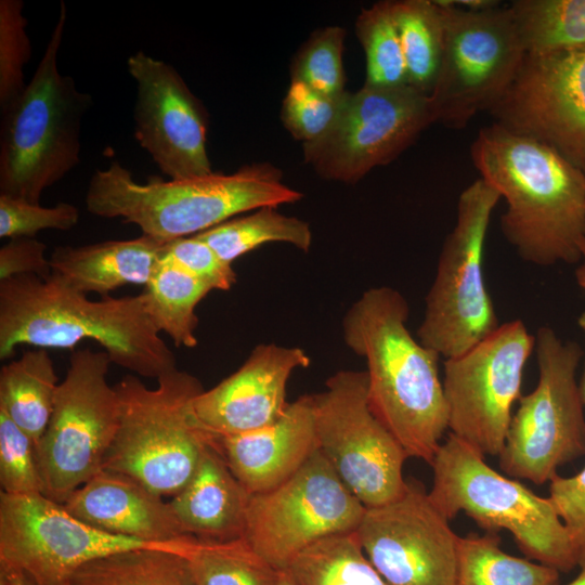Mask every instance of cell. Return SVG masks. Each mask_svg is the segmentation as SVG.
Segmentation results:
<instances>
[{"label":"cell","instance_id":"cell-1","mask_svg":"<svg viewBox=\"0 0 585 585\" xmlns=\"http://www.w3.org/2000/svg\"><path fill=\"white\" fill-rule=\"evenodd\" d=\"M410 307L388 286L367 289L342 320L347 347L365 359L373 414L406 455L431 463L447 429L440 355L407 328Z\"/></svg>","mask_w":585,"mask_h":585},{"label":"cell","instance_id":"cell-2","mask_svg":"<svg viewBox=\"0 0 585 585\" xmlns=\"http://www.w3.org/2000/svg\"><path fill=\"white\" fill-rule=\"evenodd\" d=\"M470 156L480 178L505 199L500 231L522 260L540 266L581 260L585 172L496 122L480 129Z\"/></svg>","mask_w":585,"mask_h":585},{"label":"cell","instance_id":"cell-3","mask_svg":"<svg viewBox=\"0 0 585 585\" xmlns=\"http://www.w3.org/2000/svg\"><path fill=\"white\" fill-rule=\"evenodd\" d=\"M150 321L141 294L90 300L60 277L25 274L0 282V359L18 346L73 349L90 339L113 364L157 379L177 359Z\"/></svg>","mask_w":585,"mask_h":585},{"label":"cell","instance_id":"cell-4","mask_svg":"<svg viewBox=\"0 0 585 585\" xmlns=\"http://www.w3.org/2000/svg\"><path fill=\"white\" fill-rule=\"evenodd\" d=\"M303 194L283 182V172L269 162H253L225 174L211 172L187 179L151 176L145 183L113 160L91 177L87 210L135 224L143 235L160 242L192 236L239 213L300 200Z\"/></svg>","mask_w":585,"mask_h":585},{"label":"cell","instance_id":"cell-5","mask_svg":"<svg viewBox=\"0 0 585 585\" xmlns=\"http://www.w3.org/2000/svg\"><path fill=\"white\" fill-rule=\"evenodd\" d=\"M66 22L62 1L31 80L1 110L0 194L31 204L80 162L82 119L92 105V96L57 66Z\"/></svg>","mask_w":585,"mask_h":585},{"label":"cell","instance_id":"cell-6","mask_svg":"<svg viewBox=\"0 0 585 585\" xmlns=\"http://www.w3.org/2000/svg\"><path fill=\"white\" fill-rule=\"evenodd\" d=\"M155 388L126 375L115 387L119 426L103 469L127 474L161 497L177 495L196 472L213 437L198 425L193 400L200 381L177 368Z\"/></svg>","mask_w":585,"mask_h":585},{"label":"cell","instance_id":"cell-7","mask_svg":"<svg viewBox=\"0 0 585 585\" xmlns=\"http://www.w3.org/2000/svg\"><path fill=\"white\" fill-rule=\"evenodd\" d=\"M430 465L433 483L428 495L448 520L464 512L489 533L506 530L528 559L559 572L568 573L577 566L549 497L499 473L484 455L451 433Z\"/></svg>","mask_w":585,"mask_h":585},{"label":"cell","instance_id":"cell-8","mask_svg":"<svg viewBox=\"0 0 585 585\" xmlns=\"http://www.w3.org/2000/svg\"><path fill=\"white\" fill-rule=\"evenodd\" d=\"M499 193L479 178L463 190L425 299L418 340L444 359L457 356L500 324L487 291L483 261L486 234Z\"/></svg>","mask_w":585,"mask_h":585},{"label":"cell","instance_id":"cell-9","mask_svg":"<svg viewBox=\"0 0 585 585\" xmlns=\"http://www.w3.org/2000/svg\"><path fill=\"white\" fill-rule=\"evenodd\" d=\"M534 352L537 384L519 399L498 457L506 474L542 485L561 465L585 455V415L576 380L584 351L543 325L534 335Z\"/></svg>","mask_w":585,"mask_h":585},{"label":"cell","instance_id":"cell-10","mask_svg":"<svg viewBox=\"0 0 585 585\" xmlns=\"http://www.w3.org/2000/svg\"><path fill=\"white\" fill-rule=\"evenodd\" d=\"M103 351L74 350L48 427L36 445L44 493L63 504L103 469L119 426V398Z\"/></svg>","mask_w":585,"mask_h":585},{"label":"cell","instance_id":"cell-11","mask_svg":"<svg viewBox=\"0 0 585 585\" xmlns=\"http://www.w3.org/2000/svg\"><path fill=\"white\" fill-rule=\"evenodd\" d=\"M437 2L443 14L444 46L429 96L437 122L463 129L502 99L525 52L508 6L469 10L451 0Z\"/></svg>","mask_w":585,"mask_h":585},{"label":"cell","instance_id":"cell-12","mask_svg":"<svg viewBox=\"0 0 585 585\" xmlns=\"http://www.w3.org/2000/svg\"><path fill=\"white\" fill-rule=\"evenodd\" d=\"M195 541L129 538L81 521L43 494L0 495V568L21 571L35 585H67L83 564L126 550L162 549L186 556Z\"/></svg>","mask_w":585,"mask_h":585},{"label":"cell","instance_id":"cell-13","mask_svg":"<svg viewBox=\"0 0 585 585\" xmlns=\"http://www.w3.org/2000/svg\"><path fill=\"white\" fill-rule=\"evenodd\" d=\"M313 400L318 450L343 484L366 508L400 497L408 456L370 411L366 372H337Z\"/></svg>","mask_w":585,"mask_h":585},{"label":"cell","instance_id":"cell-14","mask_svg":"<svg viewBox=\"0 0 585 585\" xmlns=\"http://www.w3.org/2000/svg\"><path fill=\"white\" fill-rule=\"evenodd\" d=\"M533 351L534 335L517 318L500 324L464 353L444 359L450 433L484 456L499 455Z\"/></svg>","mask_w":585,"mask_h":585},{"label":"cell","instance_id":"cell-15","mask_svg":"<svg viewBox=\"0 0 585 585\" xmlns=\"http://www.w3.org/2000/svg\"><path fill=\"white\" fill-rule=\"evenodd\" d=\"M366 507L318 450L290 478L250 494L244 538L275 570L329 535L356 531Z\"/></svg>","mask_w":585,"mask_h":585},{"label":"cell","instance_id":"cell-16","mask_svg":"<svg viewBox=\"0 0 585 585\" xmlns=\"http://www.w3.org/2000/svg\"><path fill=\"white\" fill-rule=\"evenodd\" d=\"M437 122L430 96L411 86L365 84L347 93L330 130L302 144L303 158L323 179L353 184L394 160Z\"/></svg>","mask_w":585,"mask_h":585},{"label":"cell","instance_id":"cell-17","mask_svg":"<svg viewBox=\"0 0 585 585\" xmlns=\"http://www.w3.org/2000/svg\"><path fill=\"white\" fill-rule=\"evenodd\" d=\"M494 122L538 141L585 172V47L525 54Z\"/></svg>","mask_w":585,"mask_h":585},{"label":"cell","instance_id":"cell-18","mask_svg":"<svg viewBox=\"0 0 585 585\" xmlns=\"http://www.w3.org/2000/svg\"><path fill=\"white\" fill-rule=\"evenodd\" d=\"M355 532L388 585H457L459 536L421 487L366 508Z\"/></svg>","mask_w":585,"mask_h":585},{"label":"cell","instance_id":"cell-19","mask_svg":"<svg viewBox=\"0 0 585 585\" xmlns=\"http://www.w3.org/2000/svg\"><path fill=\"white\" fill-rule=\"evenodd\" d=\"M127 69L136 83L133 135L160 171L172 180L213 172L208 113L176 68L138 51Z\"/></svg>","mask_w":585,"mask_h":585},{"label":"cell","instance_id":"cell-20","mask_svg":"<svg viewBox=\"0 0 585 585\" xmlns=\"http://www.w3.org/2000/svg\"><path fill=\"white\" fill-rule=\"evenodd\" d=\"M310 362L297 347L256 346L237 370L195 396L192 407L198 425L212 437H223L273 424L288 405L290 375Z\"/></svg>","mask_w":585,"mask_h":585},{"label":"cell","instance_id":"cell-21","mask_svg":"<svg viewBox=\"0 0 585 585\" xmlns=\"http://www.w3.org/2000/svg\"><path fill=\"white\" fill-rule=\"evenodd\" d=\"M214 440L249 494L272 490L297 472L318 447L313 395L288 403L284 414L269 426Z\"/></svg>","mask_w":585,"mask_h":585},{"label":"cell","instance_id":"cell-22","mask_svg":"<svg viewBox=\"0 0 585 585\" xmlns=\"http://www.w3.org/2000/svg\"><path fill=\"white\" fill-rule=\"evenodd\" d=\"M62 505L74 517L112 534L153 543L186 536L169 502L120 472L102 469Z\"/></svg>","mask_w":585,"mask_h":585},{"label":"cell","instance_id":"cell-23","mask_svg":"<svg viewBox=\"0 0 585 585\" xmlns=\"http://www.w3.org/2000/svg\"><path fill=\"white\" fill-rule=\"evenodd\" d=\"M249 497L213 437L193 478L169 503L184 535L226 542L244 537Z\"/></svg>","mask_w":585,"mask_h":585},{"label":"cell","instance_id":"cell-24","mask_svg":"<svg viewBox=\"0 0 585 585\" xmlns=\"http://www.w3.org/2000/svg\"><path fill=\"white\" fill-rule=\"evenodd\" d=\"M165 243L142 234L131 239L57 246L49 260L52 274L72 288L106 297L121 286H145L161 259Z\"/></svg>","mask_w":585,"mask_h":585},{"label":"cell","instance_id":"cell-25","mask_svg":"<svg viewBox=\"0 0 585 585\" xmlns=\"http://www.w3.org/2000/svg\"><path fill=\"white\" fill-rule=\"evenodd\" d=\"M58 384L53 361L42 348L27 350L1 367L0 410L36 445L50 421Z\"/></svg>","mask_w":585,"mask_h":585},{"label":"cell","instance_id":"cell-26","mask_svg":"<svg viewBox=\"0 0 585 585\" xmlns=\"http://www.w3.org/2000/svg\"><path fill=\"white\" fill-rule=\"evenodd\" d=\"M212 289L172 262L160 259L141 292L145 312L176 347L194 348L198 340L196 307Z\"/></svg>","mask_w":585,"mask_h":585},{"label":"cell","instance_id":"cell-27","mask_svg":"<svg viewBox=\"0 0 585 585\" xmlns=\"http://www.w3.org/2000/svg\"><path fill=\"white\" fill-rule=\"evenodd\" d=\"M408 77V84L430 95L441 65L444 23L437 0L391 1Z\"/></svg>","mask_w":585,"mask_h":585},{"label":"cell","instance_id":"cell-28","mask_svg":"<svg viewBox=\"0 0 585 585\" xmlns=\"http://www.w3.org/2000/svg\"><path fill=\"white\" fill-rule=\"evenodd\" d=\"M196 237L208 244L226 263L266 243H286L309 251L312 232L308 222L283 214L276 207H263L229 219Z\"/></svg>","mask_w":585,"mask_h":585},{"label":"cell","instance_id":"cell-29","mask_svg":"<svg viewBox=\"0 0 585 585\" xmlns=\"http://www.w3.org/2000/svg\"><path fill=\"white\" fill-rule=\"evenodd\" d=\"M68 585H196L185 556L162 549H132L80 567Z\"/></svg>","mask_w":585,"mask_h":585},{"label":"cell","instance_id":"cell-30","mask_svg":"<svg viewBox=\"0 0 585 585\" xmlns=\"http://www.w3.org/2000/svg\"><path fill=\"white\" fill-rule=\"evenodd\" d=\"M508 8L525 54L585 47V0H515Z\"/></svg>","mask_w":585,"mask_h":585},{"label":"cell","instance_id":"cell-31","mask_svg":"<svg viewBox=\"0 0 585 585\" xmlns=\"http://www.w3.org/2000/svg\"><path fill=\"white\" fill-rule=\"evenodd\" d=\"M285 571L297 585H388L367 558L355 531L313 543Z\"/></svg>","mask_w":585,"mask_h":585},{"label":"cell","instance_id":"cell-32","mask_svg":"<svg viewBox=\"0 0 585 585\" xmlns=\"http://www.w3.org/2000/svg\"><path fill=\"white\" fill-rule=\"evenodd\" d=\"M496 533L459 536L457 585H557L559 571L505 552Z\"/></svg>","mask_w":585,"mask_h":585},{"label":"cell","instance_id":"cell-33","mask_svg":"<svg viewBox=\"0 0 585 585\" xmlns=\"http://www.w3.org/2000/svg\"><path fill=\"white\" fill-rule=\"evenodd\" d=\"M185 557L196 585H275L280 574L244 537L196 538Z\"/></svg>","mask_w":585,"mask_h":585},{"label":"cell","instance_id":"cell-34","mask_svg":"<svg viewBox=\"0 0 585 585\" xmlns=\"http://www.w3.org/2000/svg\"><path fill=\"white\" fill-rule=\"evenodd\" d=\"M355 32L365 53V84L388 88L407 86L406 64L392 16L391 0L363 9L355 22Z\"/></svg>","mask_w":585,"mask_h":585},{"label":"cell","instance_id":"cell-35","mask_svg":"<svg viewBox=\"0 0 585 585\" xmlns=\"http://www.w3.org/2000/svg\"><path fill=\"white\" fill-rule=\"evenodd\" d=\"M346 29L327 26L316 29L300 47L290 65V80L301 81L314 91L338 98L347 90L342 54Z\"/></svg>","mask_w":585,"mask_h":585},{"label":"cell","instance_id":"cell-36","mask_svg":"<svg viewBox=\"0 0 585 585\" xmlns=\"http://www.w3.org/2000/svg\"><path fill=\"white\" fill-rule=\"evenodd\" d=\"M22 0L0 1V110L26 88L24 68L31 57L28 21Z\"/></svg>","mask_w":585,"mask_h":585},{"label":"cell","instance_id":"cell-37","mask_svg":"<svg viewBox=\"0 0 585 585\" xmlns=\"http://www.w3.org/2000/svg\"><path fill=\"white\" fill-rule=\"evenodd\" d=\"M0 484L5 494L44 493L36 443L1 410Z\"/></svg>","mask_w":585,"mask_h":585},{"label":"cell","instance_id":"cell-38","mask_svg":"<svg viewBox=\"0 0 585 585\" xmlns=\"http://www.w3.org/2000/svg\"><path fill=\"white\" fill-rule=\"evenodd\" d=\"M347 93L332 98L314 91L301 81L290 80L282 104V121L302 144L314 142L330 130Z\"/></svg>","mask_w":585,"mask_h":585},{"label":"cell","instance_id":"cell-39","mask_svg":"<svg viewBox=\"0 0 585 585\" xmlns=\"http://www.w3.org/2000/svg\"><path fill=\"white\" fill-rule=\"evenodd\" d=\"M79 221L78 208L61 202L43 207L0 194V237H31L44 230L69 231Z\"/></svg>","mask_w":585,"mask_h":585},{"label":"cell","instance_id":"cell-40","mask_svg":"<svg viewBox=\"0 0 585 585\" xmlns=\"http://www.w3.org/2000/svg\"><path fill=\"white\" fill-rule=\"evenodd\" d=\"M161 258L204 282L212 290H229L236 283L232 264L224 262L195 235L166 242Z\"/></svg>","mask_w":585,"mask_h":585},{"label":"cell","instance_id":"cell-41","mask_svg":"<svg viewBox=\"0 0 585 585\" xmlns=\"http://www.w3.org/2000/svg\"><path fill=\"white\" fill-rule=\"evenodd\" d=\"M549 499L561 519L572 544L576 563L585 568V466L577 473L549 481Z\"/></svg>","mask_w":585,"mask_h":585},{"label":"cell","instance_id":"cell-42","mask_svg":"<svg viewBox=\"0 0 585 585\" xmlns=\"http://www.w3.org/2000/svg\"><path fill=\"white\" fill-rule=\"evenodd\" d=\"M47 246L31 237L12 238L0 248V282L14 276L34 274L49 278L52 269L46 257Z\"/></svg>","mask_w":585,"mask_h":585},{"label":"cell","instance_id":"cell-43","mask_svg":"<svg viewBox=\"0 0 585 585\" xmlns=\"http://www.w3.org/2000/svg\"><path fill=\"white\" fill-rule=\"evenodd\" d=\"M0 578L6 585H35V583L23 572L0 568Z\"/></svg>","mask_w":585,"mask_h":585},{"label":"cell","instance_id":"cell-44","mask_svg":"<svg viewBox=\"0 0 585 585\" xmlns=\"http://www.w3.org/2000/svg\"><path fill=\"white\" fill-rule=\"evenodd\" d=\"M581 260L575 270V280L577 285L585 291V237L580 243Z\"/></svg>","mask_w":585,"mask_h":585},{"label":"cell","instance_id":"cell-45","mask_svg":"<svg viewBox=\"0 0 585 585\" xmlns=\"http://www.w3.org/2000/svg\"><path fill=\"white\" fill-rule=\"evenodd\" d=\"M577 325L583 334L584 341H585V311L582 312L580 316L577 317ZM578 390H580V395H581L583 406L585 408V364H584V370H583L581 380L578 382Z\"/></svg>","mask_w":585,"mask_h":585},{"label":"cell","instance_id":"cell-46","mask_svg":"<svg viewBox=\"0 0 585 585\" xmlns=\"http://www.w3.org/2000/svg\"><path fill=\"white\" fill-rule=\"evenodd\" d=\"M275 585H297L287 571H280Z\"/></svg>","mask_w":585,"mask_h":585},{"label":"cell","instance_id":"cell-47","mask_svg":"<svg viewBox=\"0 0 585 585\" xmlns=\"http://www.w3.org/2000/svg\"><path fill=\"white\" fill-rule=\"evenodd\" d=\"M567 585H585V568L582 569L581 573Z\"/></svg>","mask_w":585,"mask_h":585},{"label":"cell","instance_id":"cell-48","mask_svg":"<svg viewBox=\"0 0 585 585\" xmlns=\"http://www.w3.org/2000/svg\"><path fill=\"white\" fill-rule=\"evenodd\" d=\"M0 585H6V584L0 578Z\"/></svg>","mask_w":585,"mask_h":585},{"label":"cell","instance_id":"cell-49","mask_svg":"<svg viewBox=\"0 0 585 585\" xmlns=\"http://www.w3.org/2000/svg\"><path fill=\"white\" fill-rule=\"evenodd\" d=\"M68 585V584H67Z\"/></svg>","mask_w":585,"mask_h":585}]
</instances>
